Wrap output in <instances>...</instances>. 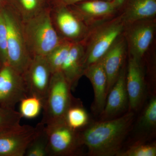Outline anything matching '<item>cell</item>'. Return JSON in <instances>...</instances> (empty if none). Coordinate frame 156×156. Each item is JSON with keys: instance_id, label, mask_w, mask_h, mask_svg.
I'll use <instances>...</instances> for the list:
<instances>
[{"instance_id": "1", "label": "cell", "mask_w": 156, "mask_h": 156, "mask_svg": "<svg viewBox=\"0 0 156 156\" xmlns=\"http://www.w3.org/2000/svg\"><path fill=\"white\" fill-rule=\"evenodd\" d=\"M134 119V112L129 111L121 116L96 122L79 131L81 144L87 147L91 156H117Z\"/></svg>"}, {"instance_id": "2", "label": "cell", "mask_w": 156, "mask_h": 156, "mask_svg": "<svg viewBox=\"0 0 156 156\" xmlns=\"http://www.w3.org/2000/svg\"><path fill=\"white\" fill-rule=\"evenodd\" d=\"M22 22L26 43L32 58L46 57L62 41L54 28L49 9H43Z\"/></svg>"}, {"instance_id": "3", "label": "cell", "mask_w": 156, "mask_h": 156, "mask_svg": "<svg viewBox=\"0 0 156 156\" xmlns=\"http://www.w3.org/2000/svg\"><path fill=\"white\" fill-rule=\"evenodd\" d=\"M71 87L61 71L52 74L50 87L44 103L40 123L45 126L65 120L66 114L76 98Z\"/></svg>"}, {"instance_id": "4", "label": "cell", "mask_w": 156, "mask_h": 156, "mask_svg": "<svg viewBox=\"0 0 156 156\" xmlns=\"http://www.w3.org/2000/svg\"><path fill=\"white\" fill-rule=\"evenodd\" d=\"M3 13L7 28V64L23 75L32 57L23 34L22 20L12 8H4Z\"/></svg>"}, {"instance_id": "5", "label": "cell", "mask_w": 156, "mask_h": 156, "mask_svg": "<svg viewBox=\"0 0 156 156\" xmlns=\"http://www.w3.org/2000/svg\"><path fill=\"white\" fill-rule=\"evenodd\" d=\"M48 135L47 156H72L82 146L79 131L68 126L65 120L45 126Z\"/></svg>"}, {"instance_id": "6", "label": "cell", "mask_w": 156, "mask_h": 156, "mask_svg": "<svg viewBox=\"0 0 156 156\" xmlns=\"http://www.w3.org/2000/svg\"><path fill=\"white\" fill-rule=\"evenodd\" d=\"M29 96L24 77L9 64L0 67V107L15 109L17 103Z\"/></svg>"}, {"instance_id": "7", "label": "cell", "mask_w": 156, "mask_h": 156, "mask_svg": "<svg viewBox=\"0 0 156 156\" xmlns=\"http://www.w3.org/2000/svg\"><path fill=\"white\" fill-rule=\"evenodd\" d=\"M122 18L110 23L100 29L85 50L84 68L100 60L119 37L125 27Z\"/></svg>"}, {"instance_id": "8", "label": "cell", "mask_w": 156, "mask_h": 156, "mask_svg": "<svg viewBox=\"0 0 156 156\" xmlns=\"http://www.w3.org/2000/svg\"><path fill=\"white\" fill-rule=\"evenodd\" d=\"M42 124L35 127L23 125L0 132V156H23L29 144L38 133Z\"/></svg>"}, {"instance_id": "9", "label": "cell", "mask_w": 156, "mask_h": 156, "mask_svg": "<svg viewBox=\"0 0 156 156\" xmlns=\"http://www.w3.org/2000/svg\"><path fill=\"white\" fill-rule=\"evenodd\" d=\"M52 73L44 56H34L23 74L29 96L41 101L42 106L50 87Z\"/></svg>"}, {"instance_id": "10", "label": "cell", "mask_w": 156, "mask_h": 156, "mask_svg": "<svg viewBox=\"0 0 156 156\" xmlns=\"http://www.w3.org/2000/svg\"><path fill=\"white\" fill-rule=\"evenodd\" d=\"M126 41L130 57L141 61L152 42L155 24L151 19L129 24Z\"/></svg>"}, {"instance_id": "11", "label": "cell", "mask_w": 156, "mask_h": 156, "mask_svg": "<svg viewBox=\"0 0 156 156\" xmlns=\"http://www.w3.org/2000/svg\"><path fill=\"white\" fill-rule=\"evenodd\" d=\"M126 86L129 99V111H136L144 101L145 80L141 61L130 56L126 67Z\"/></svg>"}, {"instance_id": "12", "label": "cell", "mask_w": 156, "mask_h": 156, "mask_svg": "<svg viewBox=\"0 0 156 156\" xmlns=\"http://www.w3.org/2000/svg\"><path fill=\"white\" fill-rule=\"evenodd\" d=\"M126 73V66L124 64L116 81L108 94L105 106L100 115L101 120L116 118L129 108Z\"/></svg>"}, {"instance_id": "13", "label": "cell", "mask_w": 156, "mask_h": 156, "mask_svg": "<svg viewBox=\"0 0 156 156\" xmlns=\"http://www.w3.org/2000/svg\"><path fill=\"white\" fill-rule=\"evenodd\" d=\"M126 48V40L119 37L101 59L107 78V94L125 64Z\"/></svg>"}, {"instance_id": "14", "label": "cell", "mask_w": 156, "mask_h": 156, "mask_svg": "<svg viewBox=\"0 0 156 156\" xmlns=\"http://www.w3.org/2000/svg\"><path fill=\"white\" fill-rule=\"evenodd\" d=\"M83 75L90 80L94 90L92 110L100 115L105 106L108 95L107 78L101 60L86 68Z\"/></svg>"}, {"instance_id": "15", "label": "cell", "mask_w": 156, "mask_h": 156, "mask_svg": "<svg viewBox=\"0 0 156 156\" xmlns=\"http://www.w3.org/2000/svg\"><path fill=\"white\" fill-rule=\"evenodd\" d=\"M85 49L82 43L73 42L61 72L73 91L78 81L83 75Z\"/></svg>"}, {"instance_id": "16", "label": "cell", "mask_w": 156, "mask_h": 156, "mask_svg": "<svg viewBox=\"0 0 156 156\" xmlns=\"http://www.w3.org/2000/svg\"><path fill=\"white\" fill-rule=\"evenodd\" d=\"M56 7L55 21L60 32L70 40L80 38L84 32V26L74 12L68 6Z\"/></svg>"}, {"instance_id": "17", "label": "cell", "mask_w": 156, "mask_h": 156, "mask_svg": "<svg viewBox=\"0 0 156 156\" xmlns=\"http://www.w3.org/2000/svg\"><path fill=\"white\" fill-rule=\"evenodd\" d=\"M124 5L122 18L125 23L151 19L156 14V0H126Z\"/></svg>"}, {"instance_id": "18", "label": "cell", "mask_w": 156, "mask_h": 156, "mask_svg": "<svg viewBox=\"0 0 156 156\" xmlns=\"http://www.w3.org/2000/svg\"><path fill=\"white\" fill-rule=\"evenodd\" d=\"M70 7H72L73 11L76 14L93 18L105 17L113 13L117 9L113 1L105 0L83 1Z\"/></svg>"}, {"instance_id": "19", "label": "cell", "mask_w": 156, "mask_h": 156, "mask_svg": "<svg viewBox=\"0 0 156 156\" xmlns=\"http://www.w3.org/2000/svg\"><path fill=\"white\" fill-rule=\"evenodd\" d=\"M65 120L69 127L79 131L88 125L89 115L81 103L76 99L66 112Z\"/></svg>"}, {"instance_id": "20", "label": "cell", "mask_w": 156, "mask_h": 156, "mask_svg": "<svg viewBox=\"0 0 156 156\" xmlns=\"http://www.w3.org/2000/svg\"><path fill=\"white\" fill-rule=\"evenodd\" d=\"M73 43L69 41L62 40L46 56L52 74L61 71L62 67L67 58Z\"/></svg>"}, {"instance_id": "21", "label": "cell", "mask_w": 156, "mask_h": 156, "mask_svg": "<svg viewBox=\"0 0 156 156\" xmlns=\"http://www.w3.org/2000/svg\"><path fill=\"white\" fill-rule=\"evenodd\" d=\"M9 2L22 21L30 19L44 9L42 0H9Z\"/></svg>"}, {"instance_id": "22", "label": "cell", "mask_w": 156, "mask_h": 156, "mask_svg": "<svg viewBox=\"0 0 156 156\" xmlns=\"http://www.w3.org/2000/svg\"><path fill=\"white\" fill-rule=\"evenodd\" d=\"M48 141L45 126L42 124L38 133L29 144L25 156H47Z\"/></svg>"}, {"instance_id": "23", "label": "cell", "mask_w": 156, "mask_h": 156, "mask_svg": "<svg viewBox=\"0 0 156 156\" xmlns=\"http://www.w3.org/2000/svg\"><path fill=\"white\" fill-rule=\"evenodd\" d=\"M20 111L22 118L32 119L37 116L42 108L41 101L35 96H28L20 102Z\"/></svg>"}, {"instance_id": "24", "label": "cell", "mask_w": 156, "mask_h": 156, "mask_svg": "<svg viewBox=\"0 0 156 156\" xmlns=\"http://www.w3.org/2000/svg\"><path fill=\"white\" fill-rule=\"evenodd\" d=\"M22 117L15 109L0 107V132L20 126Z\"/></svg>"}, {"instance_id": "25", "label": "cell", "mask_w": 156, "mask_h": 156, "mask_svg": "<svg viewBox=\"0 0 156 156\" xmlns=\"http://www.w3.org/2000/svg\"><path fill=\"white\" fill-rule=\"evenodd\" d=\"M139 127L144 130H151L156 126V98L153 96L146 106L140 120Z\"/></svg>"}, {"instance_id": "26", "label": "cell", "mask_w": 156, "mask_h": 156, "mask_svg": "<svg viewBox=\"0 0 156 156\" xmlns=\"http://www.w3.org/2000/svg\"><path fill=\"white\" fill-rule=\"evenodd\" d=\"M117 156H156V145L155 144H136L126 151H121Z\"/></svg>"}, {"instance_id": "27", "label": "cell", "mask_w": 156, "mask_h": 156, "mask_svg": "<svg viewBox=\"0 0 156 156\" xmlns=\"http://www.w3.org/2000/svg\"><path fill=\"white\" fill-rule=\"evenodd\" d=\"M7 28L3 10L0 12V61L7 64Z\"/></svg>"}, {"instance_id": "28", "label": "cell", "mask_w": 156, "mask_h": 156, "mask_svg": "<svg viewBox=\"0 0 156 156\" xmlns=\"http://www.w3.org/2000/svg\"><path fill=\"white\" fill-rule=\"evenodd\" d=\"M89 0H54V3L56 7L58 6H70L77 3ZM105 1H113V0H105Z\"/></svg>"}, {"instance_id": "29", "label": "cell", "mask_w": 156, "mask_h": 156, "mask_svg": "<svg viewBox=\"0 0 156 156\" xmlns=\"http://www.w3.org/2000/svg\"><path fill=\"white\" fill-rule=\"evenodd\" d=\"M126 0H113L114 4L115 6L116 9H119L122 6L123 4L125 2Z\"/></svg>"}, {"instance_id": "30", "label": "cell", "mask_w": 156, "mask_h": 156, "mask_svg": "<svg viewBox=\"0 0 156 156\" xmlns=\"http://www.w3.org/2000/svg\"><path fill=\"white\" fill-rule=\"evenodd\" d=\"M7 1L9 2V0H0V12L4 9V5Z\"/></svg>"}, {"instance_id": "31", "label": "cell", "mask_w": 156, "mask_h": 156, "mask_svg": "<svg viewBox=\"0 0 156 156\" xmlns=\"http://www.w3.org/2000/svg\"><path fill=\"white\" fill-rule=\"evenodd\" d=\"M42 1H43V2H44V1H46V0H42Z\"/></svg>"}, {"instance_id": "32", "label": "cell", "mask_w": 156, "mask_h": 156, "mask_svg": "<svg viewBox=\"0 0 156 156\" xmlns=\"http://www.w3.org/2000/svg\"></svg>"}]
</instances>
